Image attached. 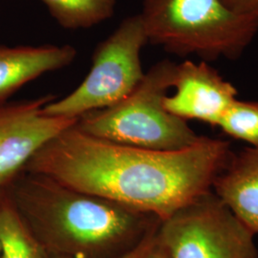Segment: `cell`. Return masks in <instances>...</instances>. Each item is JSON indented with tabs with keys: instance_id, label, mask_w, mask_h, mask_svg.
I'll return each instance as SVG.
<instances>
[{
	"instance_id": "obj_8",
	"label": "cell",
	"mask_w": 258,
	"mask_h": 258,
	"mask_svg": "<svg viewBox=\"0 0 258 258\" xmlns=\"http://www.w3.org/2000/svg\"><path fill=\"white\" fill-rule=\"evenodd\" d=\"M172 87L174 94L166 95L164 106L185 121L200 120L219 127L238 101L236 88L205 61L176 65Z\"/></svg>"
},
{
	"instance_id": "obj_14",
	"label": "cell",
	"mask_w": 258,
	"mask_h": 258,
	"mask_svg": "<svg viewBox=\"0 0 258 258\" xmlns=\"http://www.w3.org/2000/svg\"><path fill=\"white\" fill-rule=\"evenodd\" d=\"M222 3L240 17L258 21V0H221Z\"/></svg>"
},
{
	"instance_id": "obj_7",
	"label": "cell",
	"mask_w": 258,
	"mask_h": 258,
	"mask_svg": "<svg viewBox=\"0 0 258 258\" xmlns=\"http://www.w3.org/2000/svg\"><path fill=\"white\" fill-rule=\"evenodd\" d=\"M55 100L46 95L0 105V191L24 170L44 145L78 119L47 116L43 107Z\"/></svg>"
},
{
	"instance_id": "obj_11",
	"label": "cell",
	"mask_w": 258,
	"mask_h": 258,
	"mask_svg": "<svg viewBox=\"0 0 258 258\" xmlns=\"http://www.w3.org/2000/svg\"><path fill=\"white\" fill-rule=\"evenodd\" d=\"M0 258H54L21 217L7 188L0 191Z\"/></svg>"
},
{
	"instance_id": "obj_9",
	"label": "cell",
	"mask_w": 258,
	"mask_h": 258,
	"mask_svg": "<svg viewBox=\"0 0 258 258\" xmlns=\"http://www.w3.org/2000/svg\"><path fill=\"white\" fill-rule=\"evenodd\" d=\"M77 55L66 45L0 46V105L24 84L71 64Z\"/></svg>"
},
{
	"instance_id": "obj_5",
	"label": "cell",
	"mask_w": 258,
	"mask_h": 258,
	"mask_svg": "<svg viewBox=\"0 0 258 258\" xmlns=\"http://www.w3.org/2000/svg\"><path fill=\"white\" fill-rule=\"evenodd\" d=\"M148 42L140 15L123 19L93 54L92 66L73 92L43 107L47 116L79 119L122 101L143 80L141 51Z\"/></svg>"
},
{
	"instance_id": "obj_4",
	"label": "cell",
	"mask_w": 258,
	"mask_h": 258,
	"mask_svg": "<svg viewBox=\"0 0 258 258\" xmlns=\"http://www.w3.org/2000/svg\"><path fill=\"white\" fill-rule=\"evenodd\" d=\"M148 41L178 55L236 58L258 32V21L240 17L221 0H142Z\"/></svg>"
},
{
	"instance_id": "obj_2",
	"label": "cell",
	"mask_w": 258,
	"mask_h": 258,
	"mask_svg": "<svg viewBox=\"0 0 258 258\" xmlns=\"http://www.w3.org/2000/svg\"><path fill=\"white\" fill-rule=\"evenodd\" d=\"M6 188L30 230L53 256L120 258L157 231L162 222L25 170Z\"/></svg>"
},
{
	"instance_id": "obj_1",
	"label": "cell",
	"mask_w": 258,
	"mask_h": 258,
	"mask_svg": "<svg viewBox=\"0 0 258 258\" xmlns=\"http://www.w3.org/2000/svg\"><path fill=\"white\" fill-rule=\"evenodd\" d=\"M230 143L201 137L189 148H134L64 129L40 148L24 170L50 177L164 221L212 191L230 162Z\"/></svg>"
},
{
	"instance_id": "obj_15",
	"label": "cell",
	"mask_w": 258,
	"mask_h": 258,
	"mask_svg": "<svg viewBox=\"0 0 258 258\" xmlns=\"http://www.w3.org/2000/svg\"><path fill=\"white\" fill-rule=\"evenodd\" d=\"M158 231V230H157ZM157 231L153 232L152 234H150L148 237H147L146 239L144 240L138 247L136 249L131 250L130 252H128L127 254L123 255L120 258H140L147 250H148L153 244L154 242L156 241L157 237ZM54 258H66L61 257V256H53Z\"/></svg>"
},
{
	"instance_id": "obj_13",
	"label": "cell",
	"mask_w": 258,
	"mask_h": 258,
	"mask_svg": "<svg viewBox=\"0 0 258 258\" xmlns=\"http://www.w3.org/2000/svg\"><path fill=\"white\" fill-rule=\"evenodd\" d=\"M219 127L232 138L258 148V102L238 100Z\"/></svg>"
},
{
	"instance_id": "obj_3",
	"label": "cell",
	"mask_w": 258,
	"mask_h": 258,
	"mask_svg": "<svg viewBox=\"0 0 258 258\" xmlns=\"http://www.w3.org/2000/svg\"><path fill=\"white\" fill-rule=\"evenodd\" d=\"M176 65L168 59L157 62L126 98L84 114L76 126L93 137L134 148L174 151L194 146L201 136L164 106Z\"/></svg>"
},
{
	"instance_id": "obj_12",
	"label": "cell",
	"mask_w": 258,
	"mask_h": 258,
	"mask_svg": "<svg viewBox=\"0 0 258 258\" xmlns=\"http://www.w3.org/2000/svg\"><path fill=\"white\" fill-rule=\"evenodd\" d=\"M61 27L87 29L113 17L116 0H40Z\"/></svg>"
},
{
	"instance_id": "obj_6",
	"label": "cell",
	"mask_w": 258,
	"mask_h": 258,
	"mask_svg": "<svg viewBox=\"0 0 258 258\" xmlns=\"http://www.w3.org/2000/svg\"><path fill=\"white\" fill-rule=\"evenodd\" d=\"M253 237L213 191L161 222L157 231L168 258H258Z\"/></svg>"
},
{
	"instance_id": "obj_10",
	"label": "cell",
	"mask_w": 258,
	"mask_h": 258,
	"mask_svg": "<svg viewBox=\"0 0 258 258\" xmlns=\"http://www.w3.org/2000/svg\"><path fill=\"white\" fill-rule=\"evenodd\" d=\"M212 191L249 231L258 233V148L232 154Z\"/></svg>"
},
{
	"instance_id": "obj_17",
	"label": "cell",
	"mask_w": 258,
	"mask_h": 258,
	"mask_svg": "<svg viewBox=\"0 0 258 258\" xmlns=\"http://www.w3.org/2000/svg\"><path fill=\"white\" fill-rule=\"evenodd\" d=\"M0 257H1V246H0Z\"/></svg>"
},
{
	"instance_id": "obj_16",
	"label": "cell",
	"mask_w": 258,
	"mask_h": 258,
	"mask_svg": "<svg viewBox=\"0 0 258 258\" xmlns=\"http://www.w3.org/2000/svg\"><path fill=\"white\" fill-rule=\"evenodd\" d=\"M140 258H168L165 249L158 243V241L154 242V244L141 256Z\"/></svg>"
}]
</instances>
